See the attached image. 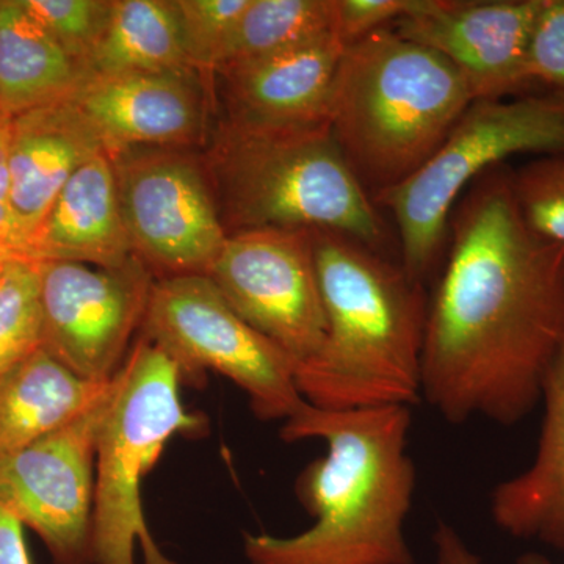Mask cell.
<instances>
[{
	"instance_id": "obj_1",
	"label": "cell",
	"mask_w": 564,
	"mask_h": 564,
	"mask_svg": "<svg viewBox=\"0 0 564 564\" xmlns=\"http://www.w3.org/2000/svg\"><path fill=\"white\" fill-rule=\"evenodd\" d=\"M447 240L426 311L422 397L451 423L516 425L540 403L564 340V245L527 223L505 163L463 193Z\"/></svg>"
},
{
	"instance_id": "obj_2",
	"label": "cell",
	"mask_w": 564,
	"mask_h": 564,
	"mask_svg": "<svg viewBox=\"0 0 564 564\" xmlns=\"http://www.w3.org/2000/svg\"><path fill=\"white\" fill-rule=\"evenodd\" d=\"M410 429V406L323 410L303 402L280 436L328 447L296 481L314 524L289 538L245 534L248 563L413 564L404 538L415 491Z\"/></svg>"
},
{
	"instance_id": "obj_3",
	"label": "cell",
	"mask_w": 564,
	"mask_h": 564,
	"mask_svg": "<svg viewBox=\"0 0 564 564\" xmlns=\"http://www.w3.org/2000/svg\"><path fill=\"white\" fill-rule=\"evenodd\" d=\"M313 243L326 337L296 369L304 402L323 410L419 403L429 311L422 282L345 234L315 229Z\"/></svg>"
},
{
	"instance_id": "obj_4",
	"label": "cell",
	"mask_w": 564,
	"mask_h": 564,
	"mask_svg": "<svg viewBox=\"0 0 564 564\" xmlns=\"http://www.w3.org/2000/svg\"><path fill=\"white\" fill-rule=\"evenodd\" d=\"M473 102L452 63L389 25L345 47L328 124L375 199L417 173Z\"/></svg>"
},
{
	"instance_id": "obj_5",
	"label": "cell",
	"mask_w": 564,
	"mask_h": 564,
	"mask_svg": "<svg viewBox=\"0 0 564 564\" xmlns=\"http://www.w3.org/2000/svg\"><path fill=\"white\" fill-rule=\"evenodd\" d=\"M203 159L228 236L323 229L378 252L388 247L383 217L345 162L328 121L252 129L220 120Z\"/></svg>"
},
{
	"instance_id": "obj_6",
	"label": "cell",
	"mask_w": 564,
	"mask_h": 564,
	"mask_svg": "<svg viewBox=\"0 0 564 564\" xmlns=\"http://www.w3.org/2000/svg\"><path fill=\"white\" fill-rule=\"evenodd\" d=\"M182 378L169 355L141 336L111 380L96 448L93 554L95 564H177L148 529L141 481L176 434H202L207 423L181 400Z\"/></svg>"
},
{
	"instance_id": "obj_7",
	"label": "cell",
	"mask_w": 564,
	"mask_h": 564,
	"mask_svg": "<svg viewBox=\"0 0 564 564\" xmlns=\"http://www.w3.org/2000/svg\"><path fill=\"white\" fill-rule=\"evenodd\" d=\"M563 152V95L536 91L470 104L417 173L373 199L391 210L404 272L417 282L432 273L447 242L455 204L478 176L516 154Z\"/></svg>"
},
{
	"instance_id": "obj_8",
	"label": "cell",
	"mask_w": 564,
	"mask_h": 564,
	"mask_svg": "<svg viewBox=\"0 0 564 564\" xmlns=\"http://www.w3.org/2000/svg\"><path fill=\"white\" fill-rule=\"evenodd\" d=\"M141 326L143 337L176 364L182 381L220 373L247 393L263 422L288 421L304 402L296 362L245 322L206 274L154 281Z\"/></svg>"
},
{
	"instance_id": "obj_9",
	"label": "cell",
	"mask_w": 564,
	"mask_h": 564,
	"mask_svg": "<svg viewBox=\"0 0 564 564\" xmlns=\"http://www.w3.org/2000/svg\"><path fill=\"white\" fill-rule=\"evenodd\" d=\"M109 158L137 258L162 278L209 272L228 232L204 159L177 148H131Z\"/></svg>"
},
{
	"instance_id": "obj_10",
	"label": "cell",
	"mask_w": 564,
	"mask_h": 564,
	"mask_svg": "<svg viewBox=\"0 0 564 564\" xmlns=\"http://www.w3.org/2000/svg\"><path fill=\"white\" fill-rule=\"evenodd\" d=\"M206 276L245 322L296 366L321 352L326 317L311 229L231 234Z\"/></svg>"
},
{
	"instance_id": "obj_11",
	"label": "cell",
	"mask_w": 564,
	"mask_h": 564,
	"mask_svg": "<svg viewBox=\"0 0 564 564\" xmlns=\"http://www.w3.org/2000/svg\"><path fill=\"white\" fill-rule=\"evenodd\" d=\"M109 389L80 417L0 456V507L39 533L55 564H95L96 448Z\"/></svg>"
},
{
	"instance_id": "obj_12",
	"label": "cell",
	"mask_w": 564,
	"mask_h": 564,
	"mask_svg": "<svg viewBox=\"0 0 564 564\" xmlns=\"http://www.w3.org/2000/svg\"><path fill=\"white\" fill-rule=\"evenodd\" d=\"M40 267L43 347L85 380L106 383L143 325L151 270L133 258L118 269L46 261Z\"/></svg>"
},
{
	"instance_id": "obj_13",
	"label": "cell",
	"mask_w": 564,
	"mask_h": 564,
	"mask_svg": "<svg viewBox=\"0 0 564 564\" xmlns=\"http://www.w3.org/2000/svg\"><path fill=\"white\" fill-rule=\"evenodd\" d=\"M544 0H417L392 24L403 39L452 63L474 101L536 93L530 43Z\"/></svg>"
},
{
	"instance_id": "obj_14",
	"label": "cell",
	"mask_w": 564,
	"mask_h": 564,
	"mask_svg": "<svg viewBox=\"0 0 564 564\" xmlns=\"http://www.w3.org/2000/svg\"><path fill=\"white\" fill-rule=\"evenodd\" d=\"M207 84L196 70L91 77L70 101L109 155L131 148L193 150L207 135Z\"/></svg>"
},
{
	"instance_id": "obj_15",
	"label": "cell",
	"mask_w": 564,
	"mask_h": 564,
	"mask_svg": "<svg viewBox=\"0 0 564 564\" xmlns=\"http://www.w3.org/2000/svg\"><path fill=\"white\" fill-rule=\"evenodd\" d=\"M345 47L333 33L223 70L217 82L221 121L240 128H304L328 121L334 77Z\"/></svg>"
},
{
	"instance_id": "obj_16",
	"label": "cell",
	"mask_w": 564,
	"mask_h": 564,
	"mask_svg": "<svg viewBox=\"0 0 564 564\" xmlns=\"http://www.w3.org/2000/svg\"><path fill=\"white\" fill-rule=\"evenodd\" d=\"M98 135L70 99L11 117L9 206L31 240L58 193L102 152Z\"/></svg>"
},
{
	"instance_id": "obj_17",
	"label": "cell",
	"mask_w": 564,
	"mask_h": 564,
	"mask_svg": "<svg viewBox=\"0 0 564 564\" xmlns=\"http://www.w3.org/2000/svg\"><path fill=\"white\" fill-rule=\"evenodd\" d=\"M29 258L118 269L135 258L106 151L80 166L29 240Z\"/></svg>"
},
{
	"instance_id": "obj_18",
	"label": "cell",
	"mask_w": 564,
	"mask_h": 564,
	"mask_svg": "<svg viewBox=\"0 0 564 564\" xmlns=\"http://www.w3.org/2000/svg\"><path fill=\"white\" fill-rule=\"evenodd\" d=\"M544 419L529 469L494 489L499 529L564 554V340L543 384Z\"/></svg>"
},
{
	"instance_id": "obj_19",
	"label": "cell",
	"mask_w": 564,
	"mask_h": 564,
	"mask_svg": "<svg viewBox=\"0 0 564 564\" xmlns=\"http://www.w3.org/2000/svg\"><path fill=\"white\" fill-rule=\"evenodd\" d=\"M110 381L85 380L44 348L11 367L0 375V456L76 421L101 399Z\"/></svg>"
},
{
	"instance_id": "obj_20",
	"label": "cell",
	"mask_w": 564,
	"mask_h": 564,
	"mask_svg": "<svg viewBox=\"0 0 564 564\" xmlns=\"http://www.w3.org/2000/svg\"><path fill=\"white\" fill-rule=\"evenodd\" d=\"M85 82L22 0H0V110L9 117L65 99Z\"/></svg>"
},
{
	"instance_id": "obj_21",
	"label": "cell",
	"mask_w": 564,
	"mask_h": 564,
	"mask_svg": "<svg viewBox=\"0 0 564 564\" xmlns=\"http://www.w3.org/2000/svg\"><path fill=\"white\" fill-rule=\"evenodd\" d=\"M172 70H196L174 0H113L109 24L87 63V79Z\"/></svg>"
},
{
	"instance_id": "obj_22",
	"label": "cell",
	"mask_w": 564,
	"mask_h": 564,
	"mask_svg": "<svg viewBox=\"0 0 564 564\" xmlns=\"http://www.w3.org/2000/svg\"><path fill=\"white\" fill-rule=\"evenodd\" d=\"M332 33V0H251L226 41L214 77Z\"/></svg>"
},
{
	"instance_id": "obj_23",
	"label": "cell",
	"mask_w": 564,
	"mask_h": 564,
	"mask_svg": "<svg viewBox=\"0 0 564 564\" xmlns=\"http://www.w3.org/2000/svg\"><path fill=\"white\" fill-rule=\"evenodd\" d=\"M43 347L40 267L32 259L7 263L0 281V375Z\"/></svg>"
},
{
	"instance_id": "obj_24",
	"label": "cell",
	"mask_w": 564,
	"mask_h": 564,
	"mask_svg": "<svg viewBox=\"0 0 564 564\" xmlns=\"http://www.w3.org/2000/svg\"><path fill=\"white\" fill-rule=\"evenodd\" d=\"M87 79V63L110 21L113 0H22Z\"/></svg>"
},
{
	"instance_id": "obj_25",
	"label": "cell",
	"mask_w": 564,
	"mask_h": 564,
	"mask_svg": "<svg viewBox=\"0 0 564 564\" xmlns=\"http://www.w3.org/2000/svg\"><path fill=\"white\" fill-rule=\"evenodd\" d=\"M251 0H174L185 52L193 69L214 79L226 41Z\"/></svg>"
},
{
	"instance_id": "obj_26",
	"label": "cell",
	"mask_w": 564,
	"mask_h": 564,
	"mask_svg": "<svg viewBox=\"0 0 564 564\" xmlns=\"http://www.w3.org/2000/svg\"><path fill=\"white\" fill-rule=\"evenodd\" d=\"M513 191L532 229L564 245V152L540 155L513 170Z\"/></svg>"
},
{
	"instance_id": "obj_27",
	"label": "cell",
	"mask_w": 564,
	"mask_h": 564,
	"mask_svg": "<svg viewBox=\"0 0 564 564\" xmlns=\"http://www.w3.org/2000/svg\"><path fill=\"white\" fill-rule=\"evenodd\" d=\"M533 84L564 96V0H544L530 43Z\"/></svg>"
},
{
	"instance_id": "obj_28",
	"label": "cell",
	"mask_w": 564,
	"mask_h": 564,
	"mask_svg": "<svg viewBox=\"0 0 564 564\" xmlns=\"http://www.w3.org/2000/svg\"><path fill=\"white\" fill-rule=\"evenodd\" d=\"M417 0H332V33L344 47L389 28L414 9Z\"/></svg>"
},
{
	"instance_id": "obj_29",
	"label": "cell",
	"mask_w": 564,
	"mask_h": 564,
	"mask_svg": "<svg viewBox=\"0 0 564 564\" xmlns=\"http://www.w3.org/2000/svg\"><path fill=\"white\" fill-rule=\"evenodd\" d=\"M436 547V564H481L480 558L467 547L454 527L437 522L433 536ZM519 564H549L543 556L527 555Z\"/></svg>"
},
{
	"instance_id": "obj_30",
	"label": "cell",
	"mask_w": 564,
	"mask_h": 564,
	"mask_svg": "<svg viewBox=\"0 0 564 564\" xmlns=\"http://www.w3.org/2000/svg\"><path fill=\"white\" fill-rule=\"evenodd\" d=\"M22 527L13 514L0 507V564H31Z\"/></svg>"
},
{
	"instance_id": "obj_31",
	"label": "cell",
	"mask_w": 564,
	"mask_h": 564,
	"mask_svg": "<svg viewBox=\"0 0 564 564\" xmlns=\"http://www.w3.org/2000/svg\"><path fill=\"white\" fill-rule=\"evenodd\" d=\"M0 258H29L28 237L21 231L9 203H0Z\"/></svg>"
},
{
	"instance_id": "obj_32",
	"label": "cell",
	"mask_w": 564,
	"mask_h": 564,
	"mask_svg": "<svg viewBox=\"0 0 564 564\" xmlns=\"http://www.w3.org/2000/svg\"><path fill=\"white\" fill-rule=\"evenodd\" d=\"M11 117L0 110V203H9Z\"/></svg>"
},
{
	"instance_id": "obj_33",
	"label": "cell",
	"mask_w": 564,
	"mask_h": 564,
	"mask_svg": "<svg viewBox=\"0 0 564 564\" xmlns=\"http://www.w3.org/2000/svg\"><path fill=\"white\" fill-rule=\"evenodd\" d=\"M13 261V259H11ZM10 262V259L0 258V281H2L3 272H6L7 263Z\"/></svg>"
}]
</instances>
